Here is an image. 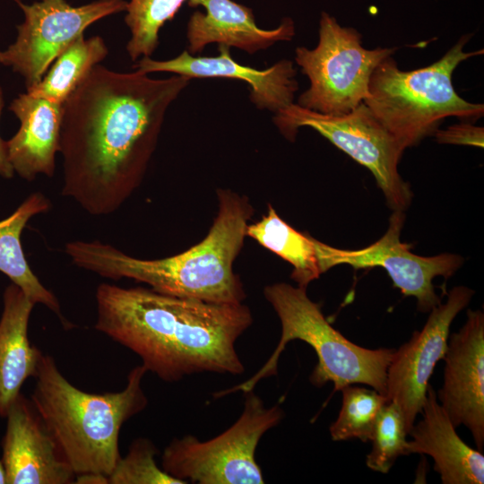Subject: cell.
<instances>
[{"label":"cell","mask_w":484,"mask_h":484,"mask_svg":"<svg viewBox=\"0 0 484 484\" xmlns=\"http://www.w3.org/2000/svg\"><path fill=\"white\" fill-rule=\"evenodd\" d=\"M0 318V416L5 418L23 383L35 377L42 352L30 342L28 325L35 306L14 283L3 295Z\"/></svg>","instance_id":"cell-19"},{"label":"cell","mask_w":484,"mask_h":484,"mask_svg":"<svg viewBox=\"0 0 484 484\" xmlns=\"http://www.w3.org/2000/svg\"><path fill=\"white\" fill-rule=\"evenodd\" d=\"M217 195L218 213L207 236L180 254L140 259L99 240L70 241L65 251L76 266L107 279L134 280L173 297L243 303L246 292L233 263L242 249L254 210L246 197L230 190L220 189Z\"/></svg>","instance_id":"cell-3"},{"label":"cell","mask_w":484,"mask_h":484,"mask_svg":"<svg viewBox=\"0 0 484 484\" xmlns=\"http://www.w3.org/2000/svg\"><path fill=\"white\" fill-rule=\"evenodd\" d=\"M191 7L202 6L186 26L187 52L197 55L212 43L235 48L253 55L280 41H290L295 35L292 19L285 17L272 30L260 28L253 11L233 0H188Z\"/></svg>","instance_id":"cell-16"},{"label":"cell","mask_w":484,"mask_h":484,"mask_svg":"<svg viewBox=\"0 0 484 484\" xmlns=\"http://www.w3.org/2000/svg\"><path fill=\"white\" fill-rule=\"evenodd\" d=\"M215 56L191 55L184 50L169 60H154L143 56L134 65L144 73L163 72L187 78H227L246 82L249 89V99L259 109L277 113L293 104L298 89L297 71L293 63L282 59L266 69L243 65L234 60L230 48L218 46Z\"/></svg>","instance_id":"cell-14"},{"label":"cell","mask_w":484,"mask_h":484,"mask_svg":"<svg viewBox=\"0 0 484 484\" xmlns=\"http://www.w3.org/2000/svg\"><path fill=\"white\" fill-rule=\"evenodd\" d=\"M342 402L339 415L330 426L333 441L359 439L367 442L381 408L387 397L375 389L346 385L340 390Z\"/></svg>","instance_id":"cell-24"},{"label":"cell","mask_w":484,"mask_h":484,"mask_svg":"<svg viewBox=\"0 0 484 484\" xmlns=\"http://www.w3.org/2000/svg\"><path fill=\"white\" fill-rule=\"evenodd\" d=\"M472 34L463 35L439 60L412 71H402L392 56L373 71L364 103L406 149L434 134L448 117L476 121L484 105L461 98L453 85L457 65L483 50L464 52Z\"/></svg>","instance_id":"cell-6"},{"label":"cell","mask_w":484,"mask_h":484,"mask_svg":"<svg viewBox=\"0 0 484 484\" xmlns=\"http://www.w3.org/2000/svg\"><path fill=\"white\" fill-rule=\"evenodd\" d=\"M404 220V212L393 211L383 237L360 249H340L315 239L321 272L339 264H349L355 269L382 267L389 274L394 287L404 296L417 299V307L420 312H429L441 303L433 280L437 276L449 279L464 260L461 255L450 253L434 256L413 254L411 246L400 238Z\"/></svg>","instance_id":"cell-11"},{"label":"cell","mask_w":484,"mask_h":484,"mask_svg":"<svg viewBox=\"0 0 484 484\" xmlns=\"http://www.w3.org/2000/svg\"><path fill=\"white\" fill-rule=\"evenodd\" d=\"M4 105V93L0 87V117ZM13 175L14 170L9 160L6 141H4L0 136V176L4 178H12Z\"/></svg>","instance_id":"cell-28"},{"label":"cell","mask_w":484,"mask_h":484,"mask_svg":"<svg viewBox=\"0 0 484 484\" xmlns=\"http://www.w3.org/2000/svg\"><path fill=\"white\" fill-rule=\"evenodd\" d=\"M422 419L408 436L407 454L429 455L443 484H483L484 456L459 436L436 392L428 385Z\"/></svg>","instance_id":"cell-17"},{"label":"cell","mask_w":484,"mask_h":484,"mask_svg":"<svg viewBox=\"0 0 484 484\" xmlns=\"http://www.w3.org/2000/svg\"><path fill=\"white\" fill-rule=\"evenodd\" d=\"M108 53L100 36L76 39L52 63L40 82L27 92L64 104Z\"/></svg>","instance_id":"cell-22"},{"label":"cell","mask_w":484,"mask_h":484,"mask_svg":"<svg viewBox=\"0 0 484 484\" xmlns=\"http://www.w3.org/2000/svg\"><path fill=\"white\" fill-rule=\"evenodd\" d=\"M473 295L466 286L454 287L445 302L428 312L422 329L393 351L386 372L385 396L400 407L408 435L422 410L434 368L446 352L451 324Z\"/></svg>","instance_id":"cell-12"},{"label":"cell","mask_w":484,"mask_h":484,"mask_svg":"<svg viewBox=\"0 0 484 484\" xmlns=\"http://www.w3.org/2000/svg\"><path fill=\"white\" fill-rule=\"evenodd\" d=\"M1 462L5 484H69L75 475L31 400L22 393L6 414Z\"/></svg>","instance_id":"cell-15"},{"label":"cell","mask_w":484,"mask_h":484,"mask_svg":"<svg viewBox=\"0 0 484 484\" xmlns=\"http://www.w3.org/2000/svg\"><path fill=\"white\" fill-rule=\"evenodd\" d=\"M73 483L77 484H108V476L102 473L88 472L75 475Z\"/></svg>","instance_id":"cell-29"},{"label":"cell","mask_w":484,"mask_h":484,"mask_svg":"<svg viewBox=\"0 0 484 484\" xmlns=\"http://www.w3.org/2000/svg\"><path fill=\"white\" fill-rule=\"evenodd\" d=\"M158 453L150 439H134L126 455L119 458L108 476V484H186L157 465Z\"/></svg>","instance_id":"cell-26"},{"label":"cell","mask_w":484,"mask_h":484,"mask_svg":"<svg viewBox=\"0 0 484 484\" xmlns=\"http://www.w3.org/2000/svg\"><path fill=\"white\" fill-rule=\"evenodd\" d=\"M188 0H129L125 22L131 37L126 51L132 61L151 56L159 46V33Z\"/></svg>","instance_id":"cell-23"},{"label":"cell","mask_w":484,"mask_h":484,"mask_svg":"<svg viewBox=\"0 0 484 484\" xmlns=\"http://www.w3.org/2000/svg\"><path fill=\"white\" fill-rule=\"evenodd\" d=\"M190 81L93 67L63 105L61 194L92 216L117 211L141 185L167 110Z\"/></svg>","instance_id":"cell-1"},{"label":"cell","mask_w":484,"mask_h":484,"mask_svg":"<svg viewBox=\"0 0 484 484\" xmlns=\"http://www.w3.org/2000/svg\"><path fill=\"white\" fill-rule=\"evenodd\" d=\"M146 372L136 366L122 391L91 393L73 385L42 353L30 400L74 475L110 474L121 457L122 426L148 405L142 385Z\"/></svg>","instance_id":"cell-4"},{"label":"cell","mask_w":484,"mask_h":484,"mask_svg":"<svg viewBox=\"0 0 484 484\" xmlns=\"http://www.w3.org/2000/svg\"><path fill=\"white\" fill-rule=\"evenodd\" d=\"M63 105L27 91L11 102L9 109L19 119L20 128L6 144L9 160L22 178L32 181L39 174L53 177Z\"/></svg>","instance_id":"cell-18"},{"label":"cell","mask_w":484,"mask_h":484,"mask_svg":"<svg viewBox=\"0 0 484 484\" xmlns=\"http://www.w3.org/2000/svg\"><path fill=\"white\" fill-rule=\"evenodd\" d=\"M24 14L16 26L15 41L0 51V64L22 75L26 90L38 84L56 58L95 22L124 12L125 0H96L72 6L65 0L24 4L14 0Z\"/></svg>","instance_id":"cell-10"},{"label":"cell","mask_w":484,"mask_h":484,"mask_svg":"<svg viewBox=\"0 0 484 484\" xmlns=\"http://www.w3.org/2000/svg\"><path fill=\"white\" fill-rule=\"evenodd\" d=\"M51 209L50 201L40 192L30 194L7 218L0 220V272L17 285L35 304L54 312L65 329L73 327L61 311L56 297L48 290L30 269L21 243V235L35 215Z\"/></svg>","instance_id":"cell-20"},{"label":"cell","mask_w":484,"mask_h":484,"mask_svg":"<svg viewBox=\"0 0 484 484\" xmlns=\"http://www.w3.org/2000/svg\"><path fill=\"white\" fill-rule=\"evenodd\" d=\"M273 122L290 141L295 140L299 127L315 129L371 171L393 212H404L411 205L410 185L398 172L405 148L364 102L341 116L320 114L293 103L275 113Z\"/></svg>","instance_id":"cell-9"},{"label":"cell","mask_w":484,"mask_h":484,"mask_svg":"<svg viewBox=\"0 0 484 484\" xmlns=\"http://www.w3.org/2000/svg\"><path fill=\"white\" fill-rule=\"evenodd\" d=\"M437 143L470 145L478 148L484 146V129L468 123L456 124L444 130H436L434 133Z\"/></svg>","instance_id":"cell-27"},{"label":"cell","mask_w":484,"mask_h":484,"mask_svg":"<svg viewBox=\"0 0 484 484\" xmlns=\"http://www.w3.org/2000/svg\"><path fill=\"white\" fill-rule=\"evenodd\" d=\"M0 484H5V474L3 464L0 460Z\"/></svg>","instance_id":"cell-30"},{"label":"cell","mask_w":484,"mask_h":484,"mask_svg":"<svg viewBox=\"0 0 484 484\" xmlns=\"http://www.w3.org/2000/svg\"><path fill=\"white\" fill-rule=\"evenodd\" d=\"M246 236L290 263L293 267L291 278L298 286L307 288L312 281L322 274L315 238L285 222L271 204L268 205L266 215L257 222L247 225Z\"/></svg>","instance_id":"cell-21"},{"label":"cell","mask_w":484,"mask_h":484,"mask_svg":"<svg viewBox=\"0 0 484 484\" xmlns=\"http://www.w3.org/2000/svg\"><path fill=\"white\" fill-rule=\"evenodd\" d=\"M408 432L400 407L387 401L375 421L369 441L371 450L367 466L372 471L388 473L395 461L407 454Z\"/></svg>","instance_id":"cell-25"},{"label":"cell","mask_w":484,"mask_h":484,"mask_svg":"<svg viewBox=\"0 0 484 484\" xmlns=\"http://www.w3.org/2000/svg\"><path fill=\"white\" fill-rule=\"evenodd\" d=\"M443 384L436 397L454 428L466 427L484 447V315L468 309L462 327L449 334Z\"/></svg>","instance_id":"cell-13"},{"label":"cell","mask_w":484,"mask_h":484,"mask_svg":"<svg viewBox=\"0 0 484 484\" xmlns=\"http://www.w3.org/2000/svg\"><path fill=\"white\" fill-rule=\"evenodd\" d=\"M395 50L363 48L358 30L341 26L334 17L322 12L317 46L295 50V61L310 82L297 104L330 116L353 111L368 94L373 71Z\"/></svg>","instance_id":"cell-8"},{"label":"cell","mask_w":484,"mask_h":484,"mask_svg":"<svg viewBox=\"0 0 484 484\" xmlns=\"http://www.w3.org/2000/svg\"><path fill=\"white\" fill-rule=\"evenodd\" d=\"M264 296L281 321V339L255 374L237 385L214 393V398L252 391L259 381L276 375L280 356L293 340L305 341L316 354L317 364L309 376L315 386L333 382L334 391H340L349 385L363 384L385 395L386 372L394 350H371L349 341L326 320L320 305L307 296V288L278 282L267 285Z\"/></svg>","instance_id":"cell-5"},{"label":"cell","mask_w":484,"mask_h":484,"mask_svg":"<svg viewBox=\"0 0 484 484\" xmlns=\"http://www.w3.org/2000/svg\"><path fill=\"white\" fill-rule=\"evenodd\" d=\"M244 394V409L232 426L206 441L192 435L173 438L162 453L161 468L186 483H264L256 448L284 412L278 405L266 407L254 390Z\"/></svg>","instance_id":"cell-7"},{"label":"cell","mask_w":484,"mask_h":484,"mask_svg":"<svg viewBox=\"0 0 484 484\" xmlns=\"http://www.w3.org/2000/svg\"><path fill=\"white\" fill-rule=\"evenodd\" d=\"M95 329L137 354L165 382L215 373L245 372L236 343L251 326L250 308L101 283Z\"/></svg>","instance_id":"cell-2"}]
</instances>
